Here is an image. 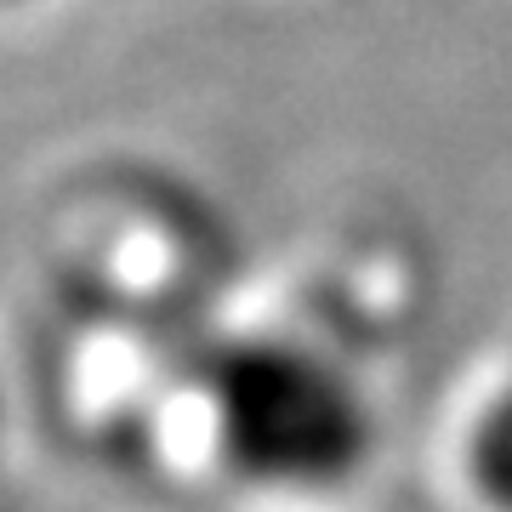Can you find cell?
Listing matches in <instances>:
<instances>
[{
	"label": "cell",
	"mask_w": 512,
	"mask_h": 512,
	"mask_svg": "<svg viewBox=\"0 0 512 512\" xmlns=\"http://www.w3.org/2000/svg\"><path fill=\"white\" fill-rule=\"evenodd\" d=\"M0 433H6V404H0Z\"/></svg>",
	"instance_id": "cell-4"
},
{
	"label": "cell",
	"mask_w": 512,
	"mask_h": 512,
	"mask_svg": "<svg viewBox=\"0 0 512 512\" xmlns=\"http://www.w3.org/2000/svg\"><path fill=\"white\" fill-rule=\"evenodd\" d=\"M6 6H23V0H0V12H6Z\"/></svg>",
	"instance_id": "cell-3"
},
{
	"label": "cell",
	"mask_w": 512,
	"mask_h": 512,
	"mask_svg": "<svg viewBox=\"0 0 512 512\" xmlns=\"http://www.w3.org/2000/svg\"><path fill=\"white\" fill-rule=\"evenodd\" d=\"M222 461L262 490H336L370 461L376 416L330 353L291 336H239L205 365Z\"/></svg>",
	"instance_id": "cell-1"
},
{
	"label": "cell",
	"mask_w": 512,
	"mask_h": 512,
	"mask_svg": "<svg viewBox=\"0 0 512 512\" xmlns=\"http://www.w3.org/2000/svg\"><path fill=\"white\" fill-rule=\"evenodd\" d=\"M467 478L495 512H512V382L478 410L467 433Z\"/></svg>",
	"instance_id": "cell-2"
}]
</instances>
